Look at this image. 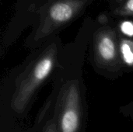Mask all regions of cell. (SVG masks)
<instances>
[{
  "label": "cell",
  "instance_id": "cell-2",
  "mask_svg": "<svg viewBox=\"0 0 133 132\" xmlns=\"http://www.w3.org/2000/svg\"><path fill=\"white\" fill-rule=\"evenodd\" d=\"M83 119L80 83L68 82L63 89L57 122L60 132H79Z\"/></svg>",
  "mask_w": 133,
  "mask_h": 132
},
{
  "label": "cell",
  "instance_id": "cell-8",
  "mask_svg": "<svg viewBox=\"0 0 133 132\" xmlns=\"http://www.w3.org/2000/svg\"><path fill=\"white\" fill-rule=\"evenodd\" d=\"M125 112L128 113V114L129 116H131V117L133 118V101L128 106H126L125 107Z\"/></svg>",
  "mask_w": 133,
  "mask_h": 132
},
{
  "label": "cell",
  "instance_id": "cell-9",
  "mask_svg": "<svg viewBox=\"0 0 133 132\" xmlns=\"http://www.w3.org/2000/svg\"><path fill=\"white\" fill-rule=\"evenodd\" d=\"M126 8L129 11L133 12V0H129L126 3Z\"/></svg>",
  "mask_w": 133,
  "mask_h": 132
},
{
  "label": "cell",
  "instance_id": "cell-4",
  "mask_svg": "<svg viewBox=\"0 0 133 132\" xmlns=\"http://www.w3.org/2000/svg\"><path fill=\"white\" fill-rule=\"evenodd\" d=\"M72 8L65 2L56 3L50 9V16L56 23L66 22L72 18Z\"/></svg>",
  "mask_w": 133,
  "mask_h": 132
},
{
  "label": "cell",
  "instance_id": "cell-3",
  "mask_svg": "<svg viewBox=\"0 0 133 132\" xmlns=\"http://www.w3.org/2000/svg\"><path fill=\"white\" fill-rule=\"evenodd\" d=\"M95 63L101 69L112 70L118 68L122 63L119 45L114 37L108 33L100 36L95 49Z\"/></svg>",
  "mask_w": 133,
  "mask_h": 132
},
{
  "label": "cell",
  "instance_id": "cell-1",
  "mask_svg": "<svg viewBox=\"0 0 133 132\" xmlns=\"http://www.w3.org/2000/svg\"><path fill=\"white\" fill-rule=\"evenodd\" d=\"M57 62V50L49 47L32 60L17 77L11 99V108L23 113L28 107L36 92L50 76Z\"/></svg>",
  "mask_w": 133,
  "mask_h": 132
},
{
  "label": "cell",
  "instance_id": "cell-6",
  "mask_svg": "<svg viewBox=\"0 0 133 132\" xmlns=\"http://www.w3.org/2000/svg\"><path fill=\"white\" fill-rule=\"evenodd\" d=\"M121 31L128 37H133V23L131 21H124L121 24Z\"/></svg>",
  "mask_w": 133,
  "mask_h": 132
},
{
  "label": "cell",
  "instance_id": "cell-5",
  "mask_svg": "<svg viewBox=\"0 0 133 132\" xmlns=\"http://www.w3.org/2000/svg\"><path fill=\"white\" fill-rule=\"evenodd\" d=\"M119 51L122 63L128 68H133V40H122Z\"/></svg>",
  "mask_w": 133,
  "mask_h": 132
},
{
  "label": "cell",
  "instance_id": "cell-7",
  "mask_svg": "<svg viewBox=\"0 0 133 132\" xmlns=\"http://www.w3.org/2000/svg\"><path fill=\"white\" fill-rule=\"evenodd\" d=\"M44 132H60L57 120H55V119L51 120L48 123V124L47 125V127L44 130Z\"/></svg>",
  "mask_w": 133,
  "mask_h": 132
}]
</instances>
